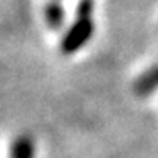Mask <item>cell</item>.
<instances>
[{
	"mask_svg": "<svg viewBox=\"0 0 158 158\" xmlns=\"http://www.w3.org/2000/svg\"><path fill=\"white\" fill-rule=\"evenodd\" d=\"M94 21L92 16H77V19L63 34L60 42V50L64 55H71L81 50L90 40L94 34Z\"/></svg>",
	"mask_w": 158,
	"mask_h": 158,
	"instance_id": "cell-1",
	"label": "cell"
},
{
	"mask_svg": "<svg viewBox=\"0 0 158 158\" xmlns=\"http://www.w3.org/2000/svg\"><path fill=\"white\" fill-rule=\"evenodd\" d=\"M134 94L139 97H148L152 92L158 89V64L148 68L145 73H142L134 82Z\"/></svg>",
	"mask_w": 158,
	"mask_h": 158,
	"instance_id": "cell-2",
	"label": "cell"
},
{
	"mask_svg": "<svg viewBox=\"0 0 158 158\" xmlns=\"http://www.w3.org/2000/svg\"><path fill=\"white\" fill-rule=\"evenodd\" d=\"M64 8L61 5V0H52L48 2L44 8V18H45V23L50 29L53 31H58L60 27L64 24Z\"/></svg>",
	"mask_w": 158,
	"mask_h": 158,
	"instance_id": "cell-3",
	"label": "cell"
},
{
	"mask_svg": "<svg viewBox=\"0 0 158 158\" xmlns=\"http://www.w3.org/2000/svg\"><path fill=\"white\" fill-rule=\"evenodd\" d=\"M34 153H35V145L31 135L23 134L13 140L10 158H34Z\"/></svg>",
	"mask_w": 158,
	"mask_h": 158,
	"instance_id": "cell-4",
	"label": "cell"
},
{
	"mask_svg": "<svg viewBox=\"0 0 158 158\" xmlns=\"http://www.w3.org/2000/svg\"><path fill=\"white\" fill-rule=\"evenodd\" d=\"M94 13V0H79L76 15L77 16H92Z\"/></svg>",
	"mask_w": 158,
	"mask_h": 158,
	"instance_id": "cell-5",
	"label": "cell"
}]
</instances>
